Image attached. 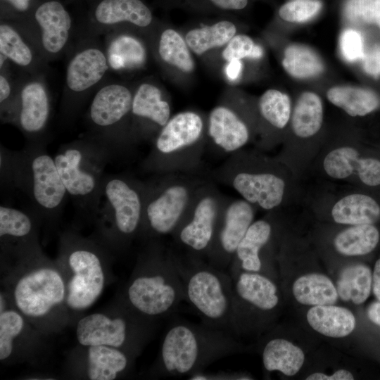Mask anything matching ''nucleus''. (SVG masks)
I'll return each mask as SVG.
<instances>
[{
	"label": "nucleus",
	"instance_id": "obj_1",
	"mask_svg": "<svg viewBox=\"0 0 380 380\" xmlns=\"http://www.w3.org/2000/svg\"><path fill=\"white\" fill-rule=\"evenodd\" d=\"M2 290L11 303L42 334H58L75 322L66 304V286L56 260L39 241L1 255Z\"/></svg>",
	"mask_w": 380,
	"mask_h": 380
},
{
	"label": "nucleus",
	"instance_id": "obj_2",
	"mask_svg": "<svg viewBox=\"0 0 380 380\" xmlns=\"http://www.w3.org/2000/svg\"><path fill=\"white\" fill-rule=\"evenodd\" d=\"M242 350L241 345L229 331L202 322L174 319L165 331L157 357L148 372V376H190Z\"/></svg>",
	"mask_w": 380,
	"mask_h": 380
},
{
	"label": "nucleus",
	"instance_id": "obj_3",
	"mask_svg": "<svg viewBox=\"0 0 380 380\" xmlns=\"http://www.w3.org/2000/svg\"><path fill=\"white\" fill-rule=\"evenodd\" d=\"M118 298L141 316L158 321L186 301L172 252L158 239L149 240Z\"/></svg>",
	"mask_w": 380,
	"mask_h": 380
},
{
	"label": "nucleus",
	"instance_id": "obj_4",
	"mask_svg": "<svg viewBox=\"0 0 380 380\" xmlns=\"http://www.w3.org/2000/svg\"><path fill=\"white\" fill-rule=\"evenodd\" d=\"M111 251L94 235L84 237L74 230L59 237L56 260L66 286V304L76 315L92 306L108 284L114 280Z\"/></svg>",
	"mask_w": 380,
	"mask_h": 380
},
{
	"label": "nucleus",
	"instance_id": "obj_5",
	"mask_svg": "<svg viewBox=\"0 0 380 380\" xmlns=\"http://www.w3.org/2000/svg\"><path fill=\"white\" fill-rule=\"evenodd\" d=\"M0 156L1 180L25 194L40 217L57 218L68 194L42 143H29L14 151L1 146Z\"/></svg>",
	"mask_w": 380,
	"mask_h": 380
},
{
	"label": "nucleus",
	"instance_id": "obj_6",
	"mask_svg": "<svg viewBox=\"0 0 380 380\" xmlns=\"http://www.w3.org/2000/svg\"><path fill=\"white\" fill-rule=\"evenodd\" d=\"M146 182L122 175H105L94 217L95 236L111 252L126 249L139 236Z\"/></svg>",
	"mask_w": 380,
	"mask_h": 380
},
{
	"label": "nucleus",
	"instance_id": "obj_7",
	"mask_svg": "<svg viewBox=\"0 0 380 380\" xmlns=\"http://www.w3.org/2000/svg\"><path fill=\"white\" fill-rule=\"evenodd\" d=\"M172 256L186 302L202 323L234 334L232 281L229 272L189 254L182 258L172 252Z\"/></svg>",
	"mask_w": 380,
	"mask_h": 380
},
{
	"label": "nucleus",
	"instance_id": "obj_8",
	"mask_svg": "<svg viewBox=\"0 0 380 380\" xmlns=\"http://www.w3.org/2000/svg\"><path fill=\"white\" fill-rule=\"evenodd\" d=\"M205 125L202 116L194 111L171 117L153 138L142 168L158 175L194 170L203 151Z\"/></svg>",
	"mask_w": 380,
	"mask_h": 380
},
{
	"label": "nucleus",
	"instance_id": "obj_9",
	"mask_svg": "<svg viewBox=\"0 0 380 380\" xmlns=\"http://www.w3.org/2000/svg\"><path fill=\"white\" fill-rule=\"evenodd\" d=\"M112 156L105 147L87 137L62 145L53 157L68 196L93 218L98 208L104 169Z\"/></svg>",
	"mask_w": 380,
	"mask_h": 380
},
{
	"label": "nucleus",
	"instance_id": "obj_10",
	"mask_svg": "<svg viewBox=\"0 0 380 380\" xmlns=\"http://www.w3.org/2000/svg\"><path fill=\"white\" fill-rule=\"evenodd\" d=\"M156 327L157 321L141 316L117 298L108 309L79 317L75 336L82 346H108L139 356Z\"/></svg>",
	"mask_w": 380,
	"mask_h": 380
},
{
	"label": "nucleus",
	"instance_id": "obj_11",
	"mask_svg": "<svg viewBox=\"0 0 380 380\" xmlns=\"http://www.w3.org/2000/svg\"><path fill=\"white\" fill-rule=\"evenodd\" d=\"M173 174V173H172ZM163 174L146 182L139 236L149 240L170 234L184 219L203 181L187 176Z\"/></svg>",
	"mask_w": 380,
	"mask_h": 380
},
{
	"label": "nucleus",
	"instance_id": "obj_12",
	"mask_svg": "<svg viewBox=\"0 0 380 380\" xmlns=\"http://www.w3.org/2000/svg\"><path fill=\"white\" fill-rule=\"evenodd\" d=\"M132 91L120 82H103L95 92L86 114L89 137L113 156L134 144L130 134Z\"/></svg>",
	"mask_w": 380,
	"mask_h": 380
},
{
	"label": "nucleus",
	"instance_id": "obj_13",
	"mask_svg": "<svg viewBox=\"0 0 380 380\" xmlns=\"http://www.w3.org/2000/svg\"><path fill=\"white\" fill-rule=\"evenodd\" d=\"M276 167L271 161L237 152L215 175L243 199L271 211L282 204L287 192L286 180Z\"/></svg>",
	"mask_w": 380,
	"mask_h": 380
},
{
	"label": "nucleus",
	"instance_id": "obj_14",
	"mask_svg": "<svg viewBox=\"0 0 380 380\" xmlns=\"http://www.w3.org/2000/svg\"><path fill=\"white\" fill-rule=\"evenodd\" d=\"M94 37L82 39L67 63L62 112L68 118L75 115L84 99L105 82L110 70L104 45Z\"/></svg>",
	"mask_w": 380,
	"mask_h": 380
},
{
	"label": "nucleus",
	"instance_id": "obj_15",
	"mask_svg": "<svg viewBox=\"0 0 380 380\" xmlns=\"http://www.w3.org/2000/svg\"><path fill=\"white\" fill-rule=\"evenodd\" d=\"M231 278L234 334L259 328L279 303L277 286L268 276L258 272L239 271Z\"/></svg>",
	"mask_w": 380,
	"mask_h": 380
},
{
	"label": "nucleus",
	"instance_id": "obj_16",
	"mask_svg": "<svg viewBox=\"0 0 380 380\" xmlns=\"http://www.w3.org/2000/svg\"><path fill=\"white\" fill-rule=\"evenodd\" d=\"M225 201L210 184L204 182L198 189L184 219L172 234L188 254L206 257Z\"/></svg>",
	"mask_w": 380,
	"mask_h": 380
},
{
	"label": "nucleus",
	"instance_id": "obj_17",
	"mask_svg": "<svg viewBox=\"0 0 380 380\" xmlns=\"http://www.w3.org/2000/svg\"><path fill=\"white\" fill-rule=\"evenodd\" d=\"M44 76L27 73L16 81L13 103L1 120L15 125L29 143H42L51 115V96Z\"/></svg>",
	"mask_w": 380,
	"mask_h": 380
},
{
	"label": "nucleus",
	"instance_id": "obj_18",
	"mask_svg": "<svg viewBox=\"0 0 380 380\" xmlns=\"http://www.w3.org/2000/svg\"><path fill=\"white\" fill-rule=\"evenodd\" d=\"M137 357L108 346L78 344L68 355L66 371L74 379L114 380L126 376Z\"/></svg>",
	"mask_w": 380,
	"mask_h": 380
},
{
	"label": "nucleus",
	"instance_id": "obj_19",
	"mask_svg": "<svg viewBox=\"0 0 380 380\" xmlns=\"http://www.w3.org/2000/svg\"><path fill=\"white\" fill-rule=\"evenodd\" d=\"M25 21L47 62L64 53L73 30V19L64 1L39 0Z\"/></svg>",
	"mask_w": 380,
	"mask_h": 380
},
{
	"label": "nucleus",
	"instance_id": "obj_20",
	"mask_svg": "<svg viewBox=\"0 0 380 380\" xmlns=\"http://www.w3.org/2000/svg\"><path fill=\"white\" fill-rule=\"evenodd\" d=\"M322 168L329 178L349 180L364 190L380 192V153L353 146L330 149L322 160Z\"/></svg>",
	"mask_w": 380,
	"mask_h": 380
},
{
	"label": "nucleus",
	"instance_id": "obj_21",
	"mask_svg": "<svg viewBox=\"0 0 380 380\" xmlns=\"http://www.w3.org/2000/svg\"><path fill=\"white\" fill-rule=\"evenodd\" d=\"M255 208L243 198L225 201L205 257L208 263L222 270H228L239 243L254 222Z\"/></svg>",
	"mask_w": 380,
	"mask_h": 380
},
{
	"label": "nucleus",
	"instance_id": "obj_22",
	"mask_svg": "<svg viewBox=\"0 0 380 380\" xmlns=\"http://www.w3.org/2000/svg\"><path fill=\"white\" fill-rule=\"evenodd\" d=\"M46 336L11 303L0 311V361L5 365L31 362L45 348Z\"/></svg>",
	"mask_w": 380,
	"mask_h": 380
},
{
	"label": "nucleus",
	"instance_id": "obj_23",
	"mask_svg": "<svg viewBox=\"0 0 380 380\" xmlns=\"http://www.w3.org/2000/svg\"><path fill=\"white\" fill-rule=\"evenodd\" d=\"M86 23L89 35L133 27L146 29L152 25L154 17L144 0H89Z\"/></svg>",
	"mask_w": 380,
	"mask_h": 380
},
{
	"label": "nucleus",
	"instance_id": "obj_24",
	"mask_svg": "<svg viewBox=\"0 0 380 380\" xmlns=\"http://www.w3.org/2000/svg\"><path fill=\"white\" fill-rule=\"evenodd\" d=\"M171 118L170 103L161 89L149 82L140 84L133 93L130 134L134 143L153 139Z\"/></svg>",
	"mask_w": 380,
	"mask_h": 380
},
{
	"label": "nucleus",
	"instance_id": "obj_25",
	"mask_svg": "<svg viewBox=\"0 0 380 380\" xmlns=\"http://www.w3.org/2000/svg\"><path fill=\"white\" fill-rule=\"evenodd\" d=\"M0 54L25 73L44 74L47 61L24 20L1 19Z\"/></svg>",
	"mask_w": 380,
	"mask_h": 380
},
{
	"label": "nucleus",
	"instance_id": "obj_26",
	"mask_svg": "<svg viewBox=\"0 0 380 380\" xmlns=\"http://www.w3.org/2000/svg\"><path fill=\"white\" fill-rule=\"evenodd\" d=\"M273 224L268 219L254 221L239 243L228 272L232 276L239 271L262 273L264 252L273 236Z\"/></svg>",
	"mask_w": 380,
	"mask_h": 380
},
{
	"label": "nucleus",
	"instance_id": "obj_27",
	"mask_svg": "<svg viewBox=\"0 0 380 380\" xmlns=\"http://www.w3.org/2000/svg\"><path fill=\"white\" fill-rule=\"evenodd\" d=\"M207 132L213 143L223 151L235 153L250 139L246 122L231 108L217 106L210 112Z\"/></svg>",
	"mask_w": 380,
	"mask_h": 380
},
{
	"label": "nucleus",
	"instance_id": "obj_28",
	"mask_svg": "<svg viewBox=\"0 0 380 380\" xmlns=\"http://www.w3.org/2000/svg\"><path fill=\"white\" fill-rule=\"evenodd\" d=\"M379 196L364 189L342 196L331 208V218L340 224H375L380 220Z\"/></svg>",
	"mask_w": 380,
	"mask_h": 380
},
{
	"label": "nucleus",
	"instance_id": "obj_29",
	"mask_svg": "<svg viewBox=\"0 0 380 380\" xmlns=\"http://www.w3.org/2000/svg\"><path fill=\"white\" fill-rule=\"evenodd\" d=\"M38 239V221L31 214L1 205L0 207L1 255L10 253Z\"/></svg>",
	"mask_w": 380,
	"mask_h": 380
},
{
	"label": "nucleus",
	"instance_id": "obj_30",
	"mask_svg": "<svg viewBox=\"0 0 380 380\" xmlns=\"http://www.w3.org/2000/svg\"><path fill=\"white\" fill-rule=\"evenodd\" d=\"M104 47L110 70L132 71L143 68L147 61L144 44L122 28L107 32Z\"/></svg>",
	"mask_w": 380,
	"mask_h": 380
},
{
	"label": "nucleus",
	"instance_id": "obj_31",
	"mask_svg": "<svg viewBox=\"0 0 380 380\" xmlns=\"http://www.w3.org/2000/svg\"><path fill=\"white\" fill-rule=\"evenodd\" d=\"M310 326L318 333L328 337H345L353 332L356 319L353 312L334 305L312 306L306 315Z\"/></svg>",
	"mask_w": 380,
	"mask_h": 380
},
{
	"label": "nucleus",
	"instance_id": "obj_32",
	"mask_svg": "<svg viewBox=\"0 0 380 380\" xmlns=\"http://www.w3.org/2000/svg\"><path fill=\"white\" fill-rule=\"evenodd\" d=\"M262 360L267 372L278 371L286 376L296 375L305 361L300 348L283 338H272L263 346Z\"/></svg>",
	"mask_w": 380,
	"mask_h": 380
},
{
	"label": "nucleus",
	"instance_id": "obj_33",
	"mask_svg": "<svg viewBox=\"0 0 380 380\" xmlns=\"http://www.w3.org/2000/svg\"><path fill=\"white\" fill-rule=\"evenodd\" d=\"M324 118L321 98L312 91L302 93L297 99L291 115L293 134L300 139L314 137L320 130Z\"/></svg>",
	"mask_w": 380,
	"mask_h": 380
},
{
	"label": "nucleus",
	"instance_id": "obj_34",
	"mask_svg": "<svg viewBox=\"0 0 380 380\" xmlns=\"http://www.w3.org/2000/svg\"><path fill=\"white\" fill-rule=\"evenodd\" d=\"M295 299L305 305H334L338 300L336 287L326 275L309 273L297 278L292 286Z\"/></svg>",
	"mask_w": 380,
	"mask_h": 380
},
{
	"label": "nucleus",
	"instance_id": "obj_35",
	"mask_svg": "<svg viewBox=\"0 0 380 380\" xmlns=\"http://www.w3.org/2000/svg\"><path fill=\"white\" fill-rule=\"evenodd\" d=\"M380 232L375 224L349 225L334 239L335 250L345 256H361L372 253L378 246Z\"/></svg>",
	"mask_w": 380,
	"mask_h": 380
},
{
	"label": "nucleus",
	"instance_id": "obj_36",
	"mask_svg": "<svg viewBox=\"0 0 380 380\" xmlns=\"http://www.w3.org/2000/svg\"><path fill=\"white\" fill-rule=\"evenodd\" d=\"M328 100L352 117L365 116L380 105L378 95L372 90L350 86H337L327 92Z\"/></svg>",
	"mask_w": 380,
	"mask_h": 380
},
{
	"label": "nucleus",
	"instance_id": "obj_37",
	"mask_svg": "<svg viewBox=\"0 0 380 380\" xmlns=\"http://www.w3.org/2000/svg\"><path fill=\"white\" fill-rule=\"evenodd\" d=\"M236 32V25L232 21L222 20L189 30L184 39L190 50L200 56L212 49L226 45Z\"/></svg>",
	"mask_w": 380,
	"mask_h": 380
},
{
	"label": "nucleus",
	"instance_id": "obj_38",
	"mask_svg": "<svg viewBox=\"0 0 380 380\" xmlns=\"http://www.w3.org/2000/svg\"><path fill=\"white\" fill-rule=\"evenodd\" d=\"M372 286L370 269L367 265L357 264L348 266L341 272L336 289L338 297L343 300L360 305L369 298Z\"/></svg>",
	"mask_w": 380,
	"mask_h": 380
},
{
	"label": "nucleus",
	"instance_id": "obj_39",
	"mask_svg": "<svg viewBox=\"0 0 380 380\" xmlns=\"http://www.w3.org/2000/svg\"><path fill=\"white\" fill-rule=\"evenodd\" d=\"M282 66L289 75L298 79L316 77L324 68L320 57L310 48L300 44L286 48Z\"/></svg>",
	"mask_w": 380,
	"mask_h": 380
},
{
	"label": "nucleus",
	"instance_id": "obj_40",
	"mask_svg": "<svg viewBox=\"0 0 380 380\" xmlns=\"http://www.w3.org/2000/svg\"><path fill=\"white\" fill-rule=\"evenodd\" d=\"M185 39L175 30L167 28L160 36L158 52L160 59L178 70L191 73L195 63Z\"/></svg>",
	"mask_w": 380,
	"mask_h": 380
},
{
	"label": "nucleus",
	"instance_id": "obj_41",
	"mask_svg": "<svg viewBox=\"0 0 380 380\" xmlns=\"http://www.w3.org/2000/svg\"><path fill=\"white\" fill-rule=\"evenodd\" d=\"M258 108L262 118L277 129H284L291 120L290 98L279 90L265 91L259 99Z\"/></svg>",
	"mask_w": 380,
	"mask_h": 380
},
{
	"label": "nucleus",
	"instance_id": "obj_42",
	"mask_svg": "<svg viewBox=\"0 0 380 380\" xmlns=\"http://www.w3.org/2000/svg\"><path fill=\"white\" fill-rule=\"evenodd\" d=\"M347 19L355 23H378L380 0H348L345 7Z\"/></svg>",
	"mask_w": 380,
	"mask_h": 380
},
{
	"label": "nucleus",
	"instance_id": "obj_43",
	"mask_svg": "<svg viewBox=\"0 0 380 380\" xmlns=\"http://www.w3.org/2000/svg\"><path fill=\"white\" fill-rule=\"evenodd\" d=\"M322 8L317 0H293L282 5L279 9V17L290 23H302L316 15Z\"/></svg>",
	"mask_w": 380,
	"mask_h": 380
},
{
	"label": "nucleus",
	"instance_id": "obj_44",
	"mask_svg": "<svg viewBox=\"0 0 380 380\" xmlns=\"http://www.w3.org/2000/svg\"><path fill=\"white\" fill-rule=\"evenodd\" d=\"M256 45L250 37L246 34H236L226 44L222 56L227 62L234 59L251 58Z\"/></svg>",
	"mask_w": 380,
	"mask_h": 380
},
{
	"label": "nucleus",
	"instance_id": "obj_45",
	"mask_svg": "<svg viewBox=\"0 0 380 380\" xmlns=\"http://www.w3.org/2000/svg\"><path fill=\"white\" fill-rule=\"evenodd\" d=\"M39 0H0L1 19L26 20Z\"/></svg>",
	"mask_w": 380,
	"mask_h": 380
},
{
	"label": "nucleus",
	"instance_id": "obj_46",
	"mask_svg": "<svg viewBox=\"0 0 380 380\" xmlns=\"http://www.w3.org/2000/svg\"><path fill=\"white\" fill-rule=\"evenodd\" d=\"M340 47L343 58L353 62L364 56L362 36L353 29L345 30L341 36Z\"/></svg>",
	"mask_w": 380,
	"mask_h": 380
},
{
	"label": "nucleus",
	"instance_id": "obj_47",
	"mask_svg": "<svg viewBox=\"0 0 380 380\" xmlns=\"http://www.w3.org/2000/svg\"><path fill=\"white\" fill-rule=\"evenodd\" d=\"M0 70V109L2 120L8 114L13 103L16 82L12 80L8 73V65Z\"/></svg>",
	"mask_w": 380,
	"mask_h": 380
},
{
	"label": "nucleus",
	"instance_id": "obj_48",
	"mask_svg": "<svg viewBox=\"0 0 380 380\" xmlns=\"http://www.w3.org/2000/svg\"><path fill=\"white\" fill-rule=\"evenodd\" d=\"M178 1V0H170ZM197 9L212 8L223 11H238L244 9L248 0H180Z\"/></svg>",
	"mask_w": 380,
	"mask_h": 380
},
{
	"label": "nucleus",
	"instance_id": "obj_49",
	"mask_svg": "<svg viewBox=\"0 0 380 380\" xmlns=\"http://www.w3.org/2000/svg\"><path fill=\"white\" fill-rule=\"evenodd\" d=\"M189 376V379L194 380H203V379H215V380H225V379H251L245 375H241L237 373H232L230 372H220L218 373H206L203 371L193 374Z\"/></svg>",
	"mask_w": 380,
	"mask_h": 380
},
{
	"label": "nucleus",
	"instance_id": "obj_50",
	"mask_svg": "<svg viewBox=\"0 0 380 380\" xmlns=\"http://www.w3.org/2000/svg\"><path fill=\"white\" fill-rule=\"evenodd\" d=\"M306 380H353L352 373L346 369H338L334 374L328 375L322 372H315L309 375Z\"/></svg>",
	"mask_w": 380,
	"mask_h": 380
},
{
	"label": "nucleus",
	"instance_id": "obj_51",
	"mask_svg": "<svg viewBox=\"0 0 380 380\" xmlns=\"http://www.w3.org/2000/svg\"><path fill=\"white\" fill-rule=\"evenodd\" d=\"M225 74L229 81H236L241 75L243 65L241 60L234 59L227 62Z\"/></svg>",
	"mask_w": 380,
	"mask_h": 380
},
{
	"label": "nucleus",
	"instance_id": "obj_52",
	"mask_svg": "<svg viewBox=\"0 0 380 380\" xmlns=\"http://www.w3.org/2000/svg\"><path fill=\"white\" fill-rule=\"evenodd\" d=\"M372 287L375 297L380 301V258L376 261L374 265Z\"/></svg>",
	"mask_w": 380,
	"mask_h": 380
},
{
	"label": "nucleus",
	"instance_id": "obj_53",
	"mask_svg": "<svg viewBox=\"0 0 380 380\" xmlns=\"http://www.w3.org/2000/svg\"><path fill=\"white\" fill-rule=\"evenodd\" d=\"M367 316L371 322L380 327V301L374 302L368 307Z\"/></svg>",
	"mask_w": 380,
	"mask_h": 380
},
{
	"label": "nucleus",
	"instance_id": "obj_54",
	"mask_svg": "<svg viewBox=\"0 0 380 380\" xmlns=\"http://www.w3.org/2000/svg\"><path fill=\"white\" fill-rule=\"evenodd\" d=\"M377 68H378L379 75H380V50H379V56H378Z\"/></svg>",
	"mask_w": 380,
	"mask_h": 380
},
{
	"label": "nucleus",
	"instance_id": "obj_55",
	"mask_svg": "<svg viewBox=\"0 0 380 380\" xmlns=\"http://www.w3.org/2000/svg\"><path fill=\"white\" fill-rule=\"evenodd\" d=\"M379 23V25H380V19H379V23Z\"/></svg>",
	"mask_w": 380,
	"mask_h": 380
},
{
	"label": "nucleus",
	"instance_id": "obj_56",
	"mask_svg": "<svg viewBox=\"0 0 380 380\" xmlns=\"http://www.w3.org/2000/svg\"><path fill=\"white\" fill-rule=\"evenodd\" d=\"M70 1H72V0H70ZM86 1H89V0H86Z\"/></svg>",
	"mask_w": 380,
	"mask_h": 380
},
{
	"label": "nucleus",
	"instance_id": "obj_57",
	"mask_svg": "<svg viewBox=\"0 0 380 380\" xmlns=\"http://www.w3.org/2000/svg\"><path fill=\"white\" fill-rule=\"evenodd\" d=\"M68 1H70V0H68Z\"/></svg>",
	"mask_w": 380,
	"mask_h": 380
}]
</instances>
